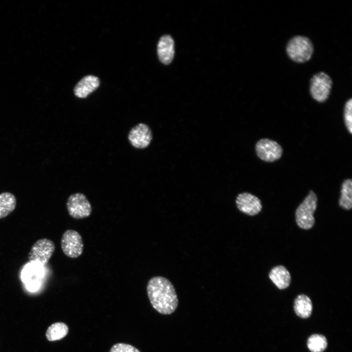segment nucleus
Segmentation results:
<instances>
[{
  "mask_svg": "<svg viewBox=\"0 0 352 352\" xmlns=\"http://www.w3.org/2000/svg\"><path fill=\"white\" fill-rule=\"evenodd\" d=\"M268 276L270 280L280 289L287 288L291 282L290 274L284 265H279L273 267L270 270Z\"/></svg>",
  "mask_w": 352,
  "mask_h": 352,
  "instance_id": "obj_13",
  "label": "nucleus"
},
{
  "mask_svg": "<svg viewBox=\"0 0 352 352\" xmlns=\"http://www.w3.org/2000/svg\"><path fill=\"white\" fill-rule=\"evenodd\" d=\"M147 294L150 303L160 314L169 315L176 309L178 300L171 282L162 276H155L149 281Z\"/></svg>",
  "mask_w": 352,
  "mask_h": 352,
  "instance_id": "obj_1",
  "label": "nucleus"
},
{
  "mask_svg": "<svg viewBox=\"0 0 352 352\" xmlns=\"http://www.w3.org/2000/svg\"><path fill=\"white\" fill-rule=\"evenodd\" d=\"M307 346L311 352H322L327 346V339L321 334H313L308 338Z\"/></svg>",
  "mask_w": 352,
  "mask_h": 352,
  "instance_id": "obj_18",
  "label": "nucleus"
},
{
  "mask_svg": "<svg viewBox=\"0 0 352 352\" xmlns=\"http://www.w3.org/2000/svg\"><path fill=\"white\" fill-rule=\"evenodd\" d=\"M110 352H140L134 347L125 343H117L113 345Z\"/></svg>",
  "mask_w": 352,
  "mask_h": 352,
  "instance_id": "obj_20",
  "label": "nucleus"
},
{
  "mask_svg": "<svg viewBox=\"0 0 352 352\" xmlns=\"http://www.w3.org/2000/svg\"><path fill=\"white\" fill-rule=\"evenodd\" d=\"M99 84V79L96 76L91 75L86 76L75 86L74 94L80 98H86L98 87Z\"/></svg>",
  "mask_w": 352,
  "mask_h": 352,
  "instance_id": "obj_11",
  "label": "nucleus"
},
{
  "mask_svg": "<svg viewBox=\"0 0 352 352\" xmlns=\"http://www.w3.org/2000/svg\"><path fill=\"white\" fill-rule=\"evenodd\" d=\"M128 138L134 148L143 149L149 146L153 139L152 132L148 125L139 123L129 131Z\"/></svg>",
  "mask_w": 352,
  "mask_h": 352,
  "instance_id": "obj_9",
  "label": "nucleus"
},
{
  "mask_svg": "<svg viewBox=\"0 0 352 352\" xmlns=\"http://www.w3.org/2000/svg\"><path fill=\"white\" fill-rule=\"evenodd\" d=\"M255 151L258 157L267 162H272L281 158L283 149L277 142L268 138L260 139L256 144Z\"/></svg>",
  "mask_w": 352,
  "mask_h": 352,
  "instance_id": "obj_8",
  "label": "nucleus"
},
{
  "mask_svg": "<svg viewBox=\"0 0 352 352\" xmlns=\"http://www.w3.org/2000/svg\"><path fill=\"white\" fill-rule=\"evenodd\" d=\"M174 42L169 35H164L157 44V54L159 60L163 64H170L174 56Z\"/></svg>",
  "mask_w": 352,
  "mask_h": 352,
  "instance_id": "obj_12",
  "label": "nucleus"
},
{
  "mask_svg": "<svg viewBox=\"0 0 352 352\" xmlns=\"http://www.w3.org/2000/svg\"><path fill=\"white\" fill-rule=\"evenodd\" d=\"M67 326L63 322H56L51 325L46 331V337L49 341L60 340L67 334Z\"/></svg>",
  "mask_w": 352,
  "mask_h": 352,
  "instance_id": "obj_17",
  "label": "nucleus"
},
{
  "mask_svg": "<svg viewBox=\"0 0 352 352\" xmlns=\"http://www.w3.org/2000/svg\"><path fill=\"white\" fill-rule=\"evenodd\" d=\"M339 205L343 209L349 210L352 207V180L348 178L342 182Z\"/></svg>",
  "mask_w": 352,
  "mask_h": 352,
  "instance_id": "obj_16",
  "label": "nucleus"
},
{
  "mask_svg": "<svg viewBox=\"0 0 352 352\" xmlns=\"http://www.w3.org/2000/svg\"><path fill=\"white\" fill-rule=\"evenodd\" d=\"M332 86L330 77L323 71L315 74L309 82V92L312 98L319 103L325 102L329 98Z\"/></svg>",
  "mask_w": 352,
  "mask_h": 352,
  "instance_id": "obj_4",
  "label": "nucleus"
},
{
  "mask_svg": "<svg viewBox=\"0 0 352 352\" xmlns=\"http://www.w3.org/2000/svg\"><path fill=\"white\" fill-rule=\"evenodd\" d=\"M317 197L313 190H310L295 211V220L298 226L305 230L311 228L315 223L313 216L317 206Z\"/></svg>",
  "mask_w": 352,
  "mask_h": 352,
  "instance_id": "obj_3",
  "label": "nucleus"
},
{
  "mask_svg": "<svg viewBox=\"0 0 352 352\" xmlns=\"http://www.w3.org/2000/svg\"><path fill=\"white\" fill-rule=\"evenodd\" d=\"M55 249V244L51 240L47 238L38 240L31 247L28 257L29 261L44 265L48 263Z\"/></svg>",
  "mask_w": 352,
  "mask_h": 352,
  "instance_id": "obj_5",
  "label": "nucleus"
},
{
  "mask_svg": "<svg viewBox=\"0 0 352 352\" xmlns=\"http://www.w3.org/2000/svg\"><path fill=\"white\" fill-rule=\"evenodd\" d=\"M314 52L312 42L308 37L296 35L291 38L286 46V52L288 57L298 63L308 61Z\"/></svg>",
  "mask_w": 352,
  "mask_h": 352,
  "instance_id": "obj_2",
  "label": "nucleus"
},
{
  "mask_svg": "<svg viewBox=\"0 0 352 352\" xmlns=\"http://www.w3.org/2000/svg\"><path fill=\"white\" fill-rule=\"evenodd\" d=\"M69 215L75 219H81L90 216L92 207L86 196L81 193L71 195L66 202Z\"/></svg>",
  "mask_w": 352,
  "mask_h": 352,
  "instance_id": "obj_6",
  "label": "nucleus"
},
{
  "mask_svg": "<svg viewBox=\"0 0 352 352\" xmlns=\"http://www.w3.org/2000/svg\"><path fill=\"white\" fill-rule=\"evenodd\" d=\"M344 120L345 126L350 134L352 133V99L345 103L344 108Z\"/></svg>",
  "mask_w": 352,
  "mask_h": 352,
  "instance_id": "obj_19",
  "label": "nucleus"
},
{
  "mask_svg": "<svg viewBox=\"0 0 352 352\" xmlns=\"http://www.w3.org/2000/svg\"><path fill=\"white\" fill-rule=\"evenodd\" d=\"M235 202L237 207L241 212L251 216L258 214L263 208L260 199L247 192L239 194Z\"/></svg>",
  "mask_w": 352,
  "mask_h": 352,
  "instance_id": "obj_10",
  "label": "nucleus"
},
{
  "mask_svg": "<svg viewBox=\"0 0 352 352\" xmlns=\"http://www.w3.org/2000/svg\"><path fill=\"white\" fill-rule=\"evenodd\" d=\"M294 308L299 317L303 318L309 317L312 310L310 299L305 294L299 295L294 300Z\"/></svg>",
  "mask_w": 352,
  "mask_h": 352,
  "instance_id": "obj_14",
  "label": "nucleus"
},
{
  "mask_svg": "<svg viewBox=\"0 0 352 352\" xmlns=\"http://www.w3.org/2000/svg\"><path fill=\"white\" fill-rule=\"evenodd\" d=\"M17 200L15 196L9 192L0 194V219L12 212L16 208Z\"/></svg>",
  "mask_w": 352,
  "mask_h": 352,
  "instance_id": "obj_15",
  "label": "nucleus"
},
{
  "mask_svg": "<svg viewBox=\"0 0 352 352\" xmlns=\"http://www.w3.org/2000/svg\"><path fill=\"white\" fill-rule=\"evenodd\" d=\"M61 245L64 253L71 258H76L83 252L84 244L82 237L74 230L68 229L63 233Z\"/></svg>",
  "mask_w": 352,
  "mask_h": 352,
  "instance_id": "obj_7",
  "label": "nucleus"
}]
</instances>
